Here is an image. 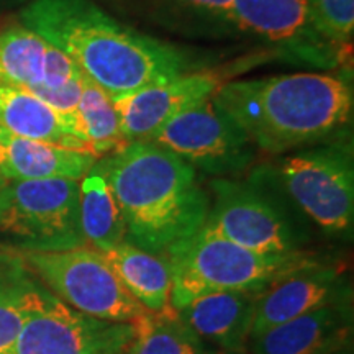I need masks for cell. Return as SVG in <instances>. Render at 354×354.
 <instances>
[{"mask_svg": "<svg viewBox=\"0 0 354 354\" xmlns=\"http://www.w3.org/2000/svg\"><path fill=\"white\" fill-rule=\"evenodd\" d=\"M48 289L26 263L24 250L0 243V354H3Z\"/></svg>", "mask_w": 354, "mask_h": 354, "instance_id": "obj_18", "label": "cell"}, {"mask_svg": "<svg viewBox=\"0 0 354 354\" xmlns=\"http://www.w3.org/2000/svg\"><path fill=\"white\" fill-rule=\"evenodd\" d=\"M0 128L20 138L88 151L59 115L33 92L6 82H0Z\"/></svg>", "mask_w": 354, "mask_h": 354, "instance_id": "obj_17", "label": "cell"}, {"mask_svg": "<svg viewBox=\"0 0 354 354\" xmlns=\"http://www.w3.org/2000/svg\"><path fill=\"white\" fill-rule=\"evenodd\" d=\"M180 6L194 8V10L209 13L215 19L230 21L232 12V0H176Z\"/></svg>", "mask_w": 354, "mask_h": 354, "instance_id": "obj_27", "label": "cell"}, {"mask_svg": "<svg viewBox=\"0 0 354 354\" xmlns=\"http://www.w3.org/2000/svg\"><path fill=\"white\" fill-rule=\"evenodd\" d=\"M353 330L351 302L343 300L251 336L246 354H335Z\"/></svg>", "mask_w": 354, "mask_h": 354, "instance_id": "obj_13", "label": "cell"}, {"mask_svg": "<svg viewBox=\"0 0 354 354\" xmlns=\"http://www.w3.org/2000/svg\"><path fill=\"white\" fill-rule=\"evenodd\" d=\"M0 232L26 250L86 246L79 225V180L0 179Z\"/></svg>", "mask_w": 354, "mask_h": 354, "instance_id": "obj_6", "label": "cell"}, {"mask_svg": "<svg viewBox=\"0 0 354 354\" xmlns=\"http://www.w3.org/2000/svg\"><path fill=\"white\" fill-rule=\"evenodd\" d=\"M81 76L82 71L79 69V66L64 51L50 43L46 57H44V77L41 86L48 88H59Z\"/></svg>", "mask_w": 354, "mask_h": 354, "instance_id": "obj_26", "label": "cell"}, {"mask_svg": "<svg viewBox=\"0 0 354 354\" xmlns=\"http://www.w3.org/2000/svg\"><path fill=\"white\" fill-rule=\"evenodd\" d=\"M127 230V241L162 251L205 223L210 194L189 162L149 141H133L100 158Z\"/></svg>", "mask_w": 354, "mask_h": 354, "instance_id": "obj_2", "label": "cell"}, {"mask_svg": "<svg viewBox=\"0 0 354 354\" xmlns=\"http://www.w3.org/2000/svg\"><path fill=\"white\" fill-rule=\"evenodd\" d=\"M0 138L6 146L2 179L81 180L97 162V158L88 151L20 138L2 128Z\"/></svg>", "mask_w": 354, "mask_h": 354, "instance_id": "obj_15", "label": "cell"}, {"mask_svg": "<svg viewBox=\"0 0 354 354\" xmlns=\"http://www.w3.org/2000/svg\"><path fill=\"white\" fill-rule=\"evenodd\" d=\"M20 24L64 51L112 99L192 71L183 51L120 24L92 0H33Z\"/></svg>", "mask_w": 354, "mask_h": 354, "instance_id": "obj_1", "label": "cell"}, {"mask_svg": "<svg viewBox=\"0 0 354 354\" xmlns=\"http://www.w3.org/2000/svg\"><path fill=\"white\" fill-rule=\"evenodd\" d=\"M122 286L140 305L153 313L171 312V272L161 254L146 251L130 241H122L102 253Z\"/></svg>", "mask_w": 354, "mask_h": 354, "instance_id": "obj_19", "label": "cell"}, {"mask_svg": "<svg viewBox=\"0 0 354 354\" xmlns=\"http://www.w3.org/2000/svg\"><path fill=\"white\" fill-rule=\"evenodd\" d=\"M3 165H6V146H3L2 138H0V179H2Z\"/></svg>", "mask_w": 354, "mask_h": 354, "instance_id": "obj_28", "label": "cell"}, {"mask_svg": "<svg viewBox=\"0 0 354 354\" xmlns=\"http://www.w3.org/2000/svg\"><path fill=\"white\" fill-rule=\"evenodd\" d=\"M171 272V305L177 310L209 292L256 290L286 274L315 263L307 251L266 254L225 240L207 228L161 253Z\"/></svg>", "mask_w": 354, "mask_h": 354, "instance_id": "obj_4", "label": "cell"}, {"mask_svg": "<svg viewBox=\"0 0 354 354\" xmlns=\"http://www.w3.org/2000/svg\"><path fill=\"white\" fill-rule=\"evenodd\" d=\"M317 32L326 41L348 46L354 33V0H307Z\"/></svg>", "mask_w": 354, "mask_h": 354, "instance_id": "obj_24", "label": "cell"}, {"mask_svg": "<svg viewBox=\"0 0 354 354\" xmlns=\"http://www.w3.org/2000/svg\"><path fill=\"white\" fill-rule=\"evenodd\" d=\"M198 354H238V353H227V351H220V349H216V348L203 346L202 351Z\"/></svg>", "mask_w": 354, "mask_h": 354, "instance_id": "obj_29", "label": "cell"}, {"mask_svg": "<svg viewBox=\"0 0 354 354\" xmlns=\"http://www.w3.org/2000/svg\"><path fill=\"white\" fill-rule=\"evenodd\" d=\"M79 120L88 153L97 159L109 156L128 145L122 135L115 102L99 84L82 73Z\"/></svg>", "mask_w": 354, "mask_h": 354, "instance_id": "obj_21", "label": "cell"}, {"mask_svg": "<svg viewBox=\"0 0 354 354\" xmlns=\"http://www.w3.org/2000/svg\"><path fill=\"white\" fill-rule=\"evenodd\" d=\"M281 183L297 205L325 232L351 233L354 166L351 148L322 146L290 154L279 165Z\"/></svg>", "mask_w": 354, "mask_h": 354, "instance_id": "obj_8", "label": "cell"}, {"mask_svg": "<svg viewBox=\"0 0 354 354\" xmlns=\"http://www.w3.org/2000/svg\"><path fill=\"white\" fill-rule=\"evenodd\" d=\"M216 71H190L171 81L146 86L113 99L127 143L148 141L162 125L218 91Z\"/></svg>", "mask_w": 354, "mask_h": 354, "instance_id": "obj_11", "label": "cell"}, {"mask_svg": "<svg viewBox=\"0 0 354 354\" xmlns=\"http://www.w3.org/2000/svg\"><path fill=\"white\" fill-rule=\"evenodd\" d=\"M135 325L84 315L50 290L3 354H122Z\"/></svg>", "mask_w": 354, "mask_h": 354, "instance_id": "obj_10", "label": "cell"}, {"mask_svg": "<svg viewBox=\"0 0 354 354\" xmlns=\"http://www.w3.org/2000/svg\"><path fill=\"white\" fill-rule=\"evenodd\" d=\"M30 269L55 297L84 315L133 323L148 313L131 297L100 251L88 246L69 250H24Z\"/></svg>", "mask_w": 354, "mask_h": 354, "instance_id": "obj_5", "label": "cell"}, {"mask_svg": "<svg viewBox=\"0 0 354 354\" xmlns=\"http://www.w3.org/2000/svg\"><path fill=\"white\" fill-rule=\"evenodd\" d=\"M79 225L84 245L92 250H112L127 240V230L118 210L102 159L79 180Z\"/></svg>", "mask_w": 354, "mask_h": 354, "instance_id": "obj_20", "label": "cell"}, {"mask_svg": "<svg viewBox=\"0 0 354 354\" xmlns=\"http://www.w3.org/2000/svg\"><path fill=\"white\" fill-rule=\"evenodd\" d=\"M81 79H74L66 84V86L59 88H48L39 84L28 88L33 92L38 99H41L48 107H51L55 112L59 115L71 131L82 140V130H81V120H79V100H81ZM86 143V141H84ZM87 146V145H86Z\"/></svg>", "mask_w": 354, "mask_h": 354, "instance_id": "obj_25", "label": "cell"}, {"mask_svg": "<svg viewBox=\"0 0 354 354\" xmlns=\"http://www.w3.org/2000/svg\"><path fill=\"white\" fill-rule=\"evenodd\" d=\"M230 21L271 43L299 46L325 39L313 25L307 0H232Z\"/></svg>", "mask_w": 354, "mask_h": 354, "instance_id": "obj_16", "label": "cell"}, {"mask_svg": "<svg viewBox=\"0 0 354 354\" xmlns=\"http://www.w3.org/2000/svg\"><path fill=\"white\" fill-rule=\"evenodd\" d=\"M343 300H348V290L339 269L317 259L315 263L286 274L259 292L251 336Z\"/></svg>", "mask_w": 354, "mask_h": 354, "instance_id": "obj_12", "label": "cell"}, {"mask_svg": "<svg viewBox=\"0 0 354 354\" xmlns=\"http://www.w3.org/2000/svg\"><path fill=\"white\" fill-rule=\"evenodd\" d=\"M148 141L214 177L240 174L254 161L258 149L215 94L177 115Z\"/></svg>", "mask_w": 354, "mask_h": 354, "instance_id": "obj_7", "label": "cell"}, {"mask_svg": "<svg viewBox=\"0 0 354 354\" xmlns=\"http://www.w3.org/2000/svg\"><path fill=\"white\" fill-rule=\"evenodd\" d=\"M259 292H209L177 308V315L203 343L227 353L246 354Z\"/></svg>", "mask_w": 354, "mask_h": 354, "instance_id": "obj_14", "label": "cell"}, {"mask_svg": "<svg viewBox=\"0 0 354 354\" xmlns=\"http://www.w3.org/2000/svg\"><path fill=\"white\" fill-rule=\"evenodd\" d=\"M135 335L122 354H198L203 343L180 320L176 310L148 312L133 322Z\"/></svg>", "mask_w": 354, "mask_h": 354, "instance_id": "obj_23", "label": "cell"}, {"mask_svg": "<svg viewBox=\"0 0 354 354\" xmlns=\"http://www.w3.org/2000/svg\"><path fill=\"white\" fill-rule=\"evenodd\" d=\"M50 43L17 24L0 30V82L32 88L43 84Z\"/></svg>", "mask_w": 354, "mask_h": 354, "instance_id": "obj_22", "label": "cell"}, {"mask_svg": "<svg viewBox=\"0 0 354 354\" xmlns=\"http://www.w3.org/2000/svg\"><path fill=\"white\" fill-rule=\"evenodd\" d=\"M214 202L203 228L234 245L266 254L304 251L299 234L284 212L253 184L228 177L210 183Z\"/></svg>", "mask_w": 354, "mask_h": 354, "instance_id": "obj_9", "label": "cell"}, {"mask_svg": "<svg viewBox=\"0 0 354 354\" xmlns=\"http://www.w3.org/2000/svg\"><path fill=\"white\" fill-rule=\"evenodd\" d=\"M215 97L256 148L272 154L330 138L353 113V91L328 74L230 81Z\"/></svg>", "mask_w": 354, "mask_h": 354, "instance_id": "obj_3", "label": "cell"}]
</instances>
